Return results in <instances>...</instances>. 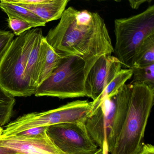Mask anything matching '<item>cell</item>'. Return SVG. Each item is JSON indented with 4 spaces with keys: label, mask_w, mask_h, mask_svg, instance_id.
Returning a JSON list of instances; mask_svg holds the SVG:
<instances>
[{
    "label": "cell",
    "mask_w": 154,
    "mask_h": 154,
    "mask_svg": "<svg viewBox=\"0 0 154 154\" xmlns=\"http://www.w3.org/2000/svg\"><path fill=\"white\" fill-rule=\"evenodd\" d=\"M130 69L133 76L131 82L145 84L154 89V64L146 66H133Z\"/></svg>",
    "instance_id": "cell-18"
},
{
    "label": "cell",
    "mask_w": 154,
    "mask_h": 154,
    "mask_svg": "<svg viewBox=\"0 0 154 154\" xmlns=\"http://www.w3.org/2000/svg\"><path fill=\"white\" fill-rule=\"evenodd\" d=\"M62 56L58 66L48 78L38 86L35 95L61 99L87 97L85 80L98 59L86 61L76 56Z\"/></svg>",
    "instance_id": "cell-4"
},
{
    "label": "cell",
    "mask_w": 154,
    "mask_h": 154,
    "mask_svg": "<svg viewBox=\"0 0 154 154\" xmlns=\"http://www.w3.org/2000/svg\"><path fill=\"white\" fill-rule=\"evenodd\" d=\"M8 22L9 27L13 30L14 35L18 36L30 30L32 28L38 27L35 24L10 17H8Z\"/></svg>",
    "instance_id": "cell-19"
},
{
    "label": "cell",
    "mask_w": 154,
    "mask_h": 154,
    "mask_svg": "<svg viewBox=\"0 0 154 154\" xmlns=\"http://www.w3.org/2000/svg\"><path fill=\"white\" fill-rule=\"evenodd\" d=\"M34 29L24 32L13 39L0 60V85L15 97L35 94L25 76L26 61L34 39Z\"/></svg>",
    "instance_id": "cell-6"
},
{
    "label": "cell",
    "mask_w": 154,
    "mask_h": 154,
    "mask_svg": "<svg viewBox=\"0 0 154 154\" xmlns=\"http://www.w3.org/2000/svg\"><path fill=\"white\" fill-rule=\"evenodd\" d=\"M14 35L10 31L0 30V60L11 45Z\"/></svg>",
    "instance_id": "cell-20"
},
{
    "label": "cell",
    "mask_w": 154,
    "mask_h": 154,
    "mask_svg": "<svg viewBox=\"0 0 154 154\" xmlns=\"http://www.w3.org/2000/svg\"><path fill=\"white\" fill-rule=\"evenodd\" d=\"M15 103V97L0 85V127L8 123Z\"/></svg>",
    "instance_id": "cell-17"
},
{
    "label": "cell",
    "mask_w": 154,
    "mask_h": 154,
    "mask_svg": "<svg viewBox=\"0 0 154 154\" xmlns=\"http://www.w3.org/2000/svg\"><path fill=\"white\" fill-rule=\"evenodd\" d=\"M34 39L26 61L25 76L27 81L36 91L42 60V42L44 36L41 29H34Z\"/></svg>",
    "instance_id": "cell-11"
},
{
    "label": "cell",
    "mask_w": 154,
    "mask_h": 154,
    "mask_svg": "<svg viewBox=\"0 0 154 154\" xmlns=\"http://www.w3.org/2000/svg\"><path fill=\"white\" fill-rule=\"evenodd\" d=\"M3 129L1 127H0V136H1L2 134V132H3Z\"/></svg>",
    "instance_id": "cell-26"
},
{
    "label": "cell",
    "mask_w": 154,
    "mask_h": 154,
    "mask_svg": "<svg viewBox=\"0 0 154 154\" xmlns=\"http://www.w3.org/2000/svg\"><path fill=\"white\" fill-rule=\"evenodd\" d=\"M148 1L146 0H139V1H129L128 2L129 3L130 6H131L132 9H137L139 8L141 4L145 3V2H148Z\"/></svg>",
    "instance_id": "cell-23"
},
{
    "label": "cell",
    "mask_w": 154,
    "mask_h": 154,
    "mask_svg": "<svg viewBox=\"0 0 154 154\" xmlns=\"http://www.w3.org/2000/svg\"><path fill=\"white\" fill-rule=\"evenodd\" d=\"M45 39L58 54L79 57L86 61L111 55L113 47L104 20L97 12L70 7Z\"/></svg>",
    "instance_id": "cell-1"
},
{
    "label": "cell",
    "mask_w": 154,
    "mask_h": 154,
    "mask_svg": "<svg viewBox=\"0 0 154 154\" xmlns=\"http://www.w3.org/2000/svg\"><path fill=\"white\" fill-rule=\"evenodd\" d=\"M92 104L93 101L77 100L47 111L25 114L6 125L1 137L16 135L32 128L63 123H85L91 114Z\"/></svg>",
    "instance_id": "cell-7"
},
{
    "label": "cell",
    "mask_w": 154,
    "mask_h": 154,
    "mask_svg": "<svg viewBox=\"0 0 154 154\" xmlns=\"http://www.w3.org/2000/svg\"><path fill=\"white\" fill-rule=\"evenodd\" d=\"M115 57L124 69L133 66L136 54L142 42L154 35V5L141 13L114 20Z\"/></svg>",
    "instance_id": "cell-5"
},
{
    "label": "cell",
    "mask_w": 154,
    "mask_h": 154,
    "mask_svg": "<svg viewBox=\"0 0 154 154\" xmlns=\"http://www.w3.org/2000/svg\"><path fill=\"white\" fill-rule=\"evenodd\" d=\"M132 76V72L131 69H122L115 78L107 85L101 95L97 100L93 101L92 112L96 109L103 99H110L115 96L120 88Z\"/></svg>",
    "instance_id": "cell-15"
},
{
    "label": "cell",
    "mask_w": 154,
    "mask_h": 154,
    "mask_svg": "<svg viewBox=\"0 0 154 154\" xmlns=\"http://www.w3.org/2000/svg\"><path fill=\"white\" fill-rule=\"evenodd\" d=\"M0 146L12 149L17 154H64L54 144L47 131L33 137H0Z\"/></svg>",
    "instance_id": "cell-10"
},
{
    "label": "cell",
    "mask_w": 154,
    "mask_h": 154,
    "mask_svg": "<svg viewBox=\"0 0 154 154\" xmlns=\"http://www.w3.org/2000/svg\"><path fill=\"white\" fill-rule=\"evenodd\" d=\"M42 56L41 66L37 82V87L57 68L62 56L56 52L43 38L42 42Z\"/></svg>",
    "instance_id": "cell-13"
},
{
    "label": "cell",
    "mask_w": 154,
    "mask_h": 154,
    "mask_svg": "<svg viewBox=\"0 0 154 154\" xmlns=\"http://www.w3.org/2000/svg\"><path fill=\"white\" fill-rule=\"evenodd\" d=\"M154 64V35L144 40L134 59L133 66H142Z\"/></svg>",
    "instance_id": "cell-16"
},
{
    "label": "cell",
    "mask_w": 154,
    "mask_h": 154,
    "mask_svg": "<svg viewBox=\"0 0 154 154\" xmlns=\"http://www.w3.org/2000/svg\"><path fill=\"white\" fill-rule=\"evenodd\" d=\"M0 8L7 14L8 17L33 23L38 26H45V22L39 17L23 7L10 3L8 0L0 1Z\"/></svg>",
    "instance_id": "cell-14"
},
{
    "label": "cell",
    "mask_w": 154,
    "mask_h": 154,
    "mask_svg": "<svg viewBox=\"0 0 154 154\" xmlns=\"http://www.w3.org/2000/svg\"><path fill=\"white\" fill-rule=\"evenodd\" d=\"M120 62L111 55L101 56L90 70L85 81L87 97L97 100L122 69Z\"/></svg>",
    "instance_id": "cell-9"
},
{
    "label": "cell",
    "mask_w": 154,
    "mask_h": 154,
    "mask_svg": "<svg viewBox=\"0 0 154 154\" xmlns=\"http://www.w3.org/2000/svg\"><path fill=\"white\" fill-rule=\"evenodd\" d=\"M105 153H106V152L104 151L103 149L102 148H98V149L95 152L91 154H105Z\"/></svg>",
    "instance_id": "cell-25"
},
{
    "label": "cell",
    "mask_w": 154,
    "mask_h": 154,
    "mask_svg": "<svg viewBox=\"0 0 154 154\" xmlns=\"http://www.w3.org/2000/svg\"><path fill=\"white\" fill-rule=\"evenodd\" d=\"M48 127H38L32 128L26 130L21 131L16 135V136H25V137H33L46 132Z\"/></svg>",
    "instance_id": "cell-21"
},
{
    "label": "cell",
    "mask_w": 154,
    "mask_h": 154,
    "mask_svg": "<svg viewBox=\"0 0 154 154\" xmlns=\"http://www.w3.org/2000/svg\"><path fill=\"white\" fill-rule=\"evenodd\" d=\"M47 133L64 154H91L98 149L89 135L85 122L49 126Z\"/></svg>",
    "instance_id": "cell-8"
},
{
    "label": "cell",
    "mask_w": 154,
    "mask_h": 154,
    "mask_svg": "<svg viewBox=\"0 0 154 154\" xmlns=\"http://www.w3.org/2000/svg\"><path fill=\"white\" fill-rule=\"evenodd\" d=\"M129 87L125 84L115 96L105 98L85 122L93 140L105 152L112 151L126 118Z\"/></svg>",
    "instance_id": "cell-3"
},
{
    "label": "cell",
    "mask_w": 154,
    "mask_h": 154,
    "mask_svg": "<svg viewBox=\"0 0 154 154\" xmlns=\"http://www.w3.org/2000/svg\"><path fill=\"white\" fill-rule=\"evenodd\" d=\"M0 154H17V153L10 149L0 146Z\"/></svg>",
    "instance_id": "cell-24"
},
{
    "label": "cell",
    "mask_w": 154,
    "mask_h": 154,
    "mask_svg": "<svg viewBox=\"0 0 154 154\" xmlns=\"http://www.w3.org/2000/svg\"><path fill=\"white\" fill-rule=\"evenodd\" d=\"M8 1L26 9L43 20L46 24L61 18L69 2L68 0H47L43 4L28 5Z\"/></svg>",
    "instance_id": "cell-12"
},
{
    "label": "cell",
    "mask_w": 154,
    "mask_h": 154,
    "mask_svg": "<svg viewBox=\"0 0 154 154\" xmlns=\"http://www.w3.org/2000/svg\"><path fill=\"white\" fill-rule=\"evenodd\" d=\"M138 154H154V146L150 144H144Z\"/></svg>",
    "instance_id": "cell-22"
},
{
    "label": "cell",
    "mask_w": 154,
    "mask_h": 154,
    "mask_svg": "<svg viewBox=\"0 0 154 154\" xmlns=\"http://www.w3.org/2000/svg\"><path fill=\"white\" fill-rule=\"evenodd\" d=\"M128 85L126 118L111 154H138L144 145L145 130L154 104V89L143 83Z\"/></svg>",
    "instance_id": "cell-2"
}]
</instances>
